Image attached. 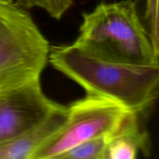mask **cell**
<instances>
[{
	"instance_id": "obj_4",
	"label": "cell",
	"mask_w": 159,
	"mask_h": 159,
	"mask_svg": "<svg viewBox=\"0 0 159 159\" xmlns=\"http://www.w3.org/2000/svg\"><path fill=\"white\" fill-rule=\"evenodd\" d=\"M130 113L113 101L86 95L67 107L64 124L30 159H58L82 142L110 134Z\"/></svg>"
},
{
	"instance_id": "obj_9",
	"label": "cell",
	"mask_w": 159,
	"mask_h": 159,
	"mask_svg": "<svg viewBox=\"0 0 159 159\" xmlns=\"http://www.w3.org/2000/svg\"><path fill=\"white\" fill-rule=\"evenodd\" d=\"M143 5L142 23L147 30L155 53L159 57V0H135Z\"/></svg>"
},
{
	"instance_id": "obj_6",
	"label": "cell",
	"mask_w": 159,
	"mask_h": 159,
	"mask_svg": "<svg viewBox=\"0 0 159 159\" xmlns=\"http://www.w3.org/2000/svg\"><path fill=\"white\" fill-rule=\"evenodd\" d=\"M140 114L130 113L108 136L104 159H134L150 155V140L142 127Z\"/></svg>"
},
{
	"instance_id": "obj_5",
	"label": "cell",
	"mask_w": 159,
	"mask_h": 159,
	"mask_svg": "<svg viewBox=\"0 0 159 159\" xmlns=\"http://www.w3.org/2000/svg\"><path fill=\"white\" fill-rule=\"evenodd\" d=\"M62 106L44 94L40 79L0 92V143L20 136Z\"/></svg>"
},
{
	"instance_id": "obj_8",
	"label": "cell",
	"mask_w": 159,
	"mask_h": 159,
	"mask_svg": "<svg viewBox=\"0 0 159 159\" xmlns=\"http://www.w3.org/2000/svg\"><path fill=\"white\" fill-rule=\"evenodd\" d=\"M109 135L82 142L61 155L58 159H104Z\"/></svg>"
},
{
	"instance_id": "obj_7",
	"label": "cell",
	"mask_w": 159,
	"mask_h": 159,
	"mask_svg": "<svg viewBox=\"0 0 159 159\" xmlns=\"http://www.w3.org/2000/svg\"><path fill=\"white\" fill-rule=\"evenodd\" d=\"M67 107L62 106L42 122L12 140L0 143V159H30L34 152L65 122Z\"/></svg>"
},
{
	"instance_id": "obj_10",
	"label": "cell",
	"mask_w": 159,
	"mask_h": 159,
	"mask_svg": "<svg viewBox=\"0 0 159 159\" xmlns=\"http://www.w3.org/2000/svg\"><path fill=\"white\" fill-rule=\"evenodd\" d=\"M16 2L24 9L40 8L55 20H61L71 8L73 0H16Z\"/></svg>"
},
{
	"instance_id": "obj_1",
	"label": "cell",
	"mask_w": 159,
	"mask_h": 159,
	"mask_svg": "<svg viewBox=\"0 0 159 159\" xmlns=\"http://www.w3.org/2000/svg\"><path fill=\"white\" fill-rule=\"evenodd\" d=\"M48 63L80 85L86 95L140 114L159 99V64L141 65L104 60L72 44L51 47Z\"/></svg>"
},
{
	"instance_id": "obj_3",
	"label": "cell",
	"mask_w": 159,
	"mask_h": 159,
	"mask_svg": "<svg viewBox=\"0 0 159 159\" xmlns=\"http://www.w3.org/2000/svg\"><path fill=\"white\" fill-rule=\"evenodd\" d=\"M50 48L26 9L0 0V92L40 79Z\"/></svg>"
},
{
	"instance_id": "obj_2",
	"label": "cell",
	"mask_w": 159,
	"mask_h": 159,
	"mask_svg": "<svg viewBox=\"0 0 159 159\" xmlns=\"http://www.w3.org/2000/svg\"><path fill=\"white\" fill-rule=\"evenodd\" d=\"M74 44L104 60L141 65L159 64L135 0L98 4L82 13Z\"/></svg>"
}]
</instances>
